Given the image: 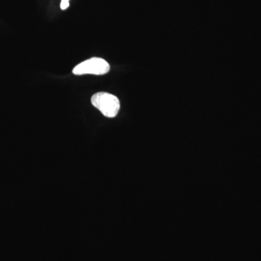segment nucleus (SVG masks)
I'll use <instances>...</instances> for the list:
<instances>
[{
	"mask_svg": "<svg viewBox=\"0 0 261 261\" xmlns=\"http://www.w3.org/2000/svg\"><path fill=\"white\" fill-rule=\"evenodd\" d=\"M70 0H61V10H65L68 9L70 6Z\"/></svg>",
	"mask_w": 261,
	"mask_h": 261,
	"instance_id": "3",
	"label": "nucleus"
},
{
	"mask_svg": "<svg viewBox=\"0 0 261 261\" xmlns=\"http://www.w3.org/2000/svg\"><path fill=\"white\" fill-rule=\"evenodd\" d=\"M111 70L109 63L100 58H92L82 62L73 68L72 73L74 75H104Z\"/></svg>",
	"mask_w": 261,
	"mask_h": 261,
	"instance_id": "2",
	"label": "nucleus"
},
{
	"mask_svg": "<svg viewBox=\"0 0 261 261\" xmlns=\"http://www.w3.org/2000/svg\"><path fill=\"white\" fill-rule=\"evenodd\" d=\"M91 102L94 108L100 111L107 118H115L121 108L119 99L116 96L108 92H97L91 98Z\"/></svg>",
	"mask_w": 261,
	"mask_h": 261,
	"instance_id": "1",
	"label": "nucleus"
}]
</instances>
